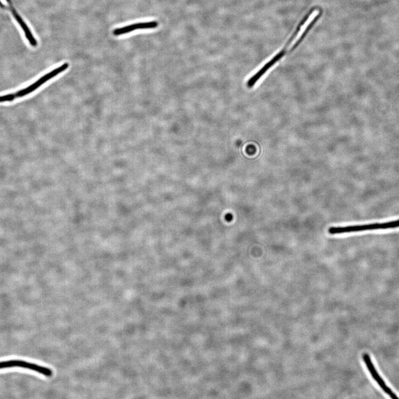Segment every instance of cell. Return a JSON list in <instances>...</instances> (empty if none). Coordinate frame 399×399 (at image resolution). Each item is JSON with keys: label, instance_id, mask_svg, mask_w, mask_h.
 Wrapping results in <instances>:
<instances>
[{"label": "cell", "instance_id": "obj_1", "mask_svg": "<svg viewBox=\"0 0 399 399\" xmlns=\"http://www.w3.org/2000/svg\"><path fill=\"white\" fill-rule=\"evenodd\" d=\"M68 64H64L59 66V67L52 70L51 72L47 73L45 75L40 78V79L34 82L33 83L28 86V87L23 88L15 93L9 94V95L0 96V103L5 102V101H13L16 99H19V98L29 95V94L36 91L39 87H40L41 86L46 83L47 82L51 80L52 78L56 77L58 74L65 71L66 69L68 68Z\"/></svg>", "mask_w": 399, "mask_h": 399}, {"label": "cell", "instance_id": "obj_2", "mask_svg": "<svg viewBox=\"0 0 399 399\" xmlns=\"http://www.w3.org/2000/svg\"><path fill=\"white\" fill-rule=\"evenodd\" d=\"M399 228V219L382 223L351 225L343 227H332L328 230L330 234H339L347 233L366 232V231L394 229Z\"/></svg>", "mask_w": 399, "mask_h": 399}, {"label": "cell", "instance_id": "obj_3", "mask_svg": "<svg viewBox=\"0 0 399 399\" xmlns=\"http://www.w3.org/2000/svg\"><path fill=\"white\" fill-rule=\"evenodd\" d=\"M362 358L363 361L365 362L367 370H369L371 376L372 377L374 380L377 383L379 386L382 389L384 392L388 395L391 398H398L396 394L394 393L392 389L387 385L385 382L383 380L382 378L379 374L378 371L374 365L372 361H371L370 355L367 353H364L362 355Z\"/></svg>", "mask_w": 399, "mask_h": 399}, {"label": "cell", "instance_id": "obj_4", "mask_svg": "<svg viewBox=\"0 0 399 399\" xmlns=\"http://www.w3.org/2000/svg\"><path fill=\"white\" fill-rule=\"evenodd\" d=\"M5 1L8 3V6L4 5L1 1H0V6L10 10L12 14L14 15L16 20L17 21L19 26H20L22 29H23V32L25 33V36L27 38V40H28L31 45L33 47L37 46V42L36 39L34 38L33 33H31L30 29H29L28 26H27L24 21L23 20L22 18L19 17V15L17 14V11L15 10L14 6L12 5L10 0H5Z\"/></svg>", "mask_w": 399, "mask_h": 399}, {"label": "cell", "instance_id": "obj_5", "mask_svg": "<svg viewBox=\"0 0 399 399\" xmlns=\"http://www.w3.org/2000/svg\"><path fill=\"white\" fill-rule=\"evenodd\" d=\"M158 26V23L156 21L135 23V24L124 27L122 28L116 29L113 31V34L115 36H119V35L131 33L135 30L154 29Z\"/></svg>", "mask_w": 399, "mask_h": 399}, {"label": "cell", "instance_id": "obj_6", "mask_svg": "<svg viewBox=\"0 0 399 399\" xmlns=\"http://www.w3.org/2000/svg\"><path fill=\"white\" fill-rule=\"evenodd\" d=\"M22 361L17 360H12V361H4L0 362V369L10 368L13 367H21Z\"/></svg>", "mask_w": 399, "mask_h": 399}, {"label": "cell", "instance_id": "obj_7", "mask_svg": "<svg viewBox=\"0 0 399 399\" xmlns=\"http://www.w3.org/2000/svg\"><path fill=\"white\" fill-rule=\"evenodd\" d=\"M233 218V215L232 214H228L226 215L225 219L227 221L230 222L232 221Z\"/></svg>", "mask_w": 399, "mask_h": 399}]
</instances>
